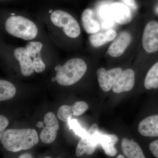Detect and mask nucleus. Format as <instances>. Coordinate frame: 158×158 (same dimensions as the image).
<instances>
[{"label": "nucleus", "instance_id": "1", "mask_svg": "<svg viewBox=\"0 0 158 158\" xmlns=\"http://www.w3.org/2000/svg\"><path fill=\"white\" fill-rule=\"evenodd\" d=\"M0 138L4 148L12 152L30 149L35 145L31 129L6 130Z\"/></svg>", "mask_w": 158, "mask_h": 158}, {"label": "nucleus", "instance_id": "2", "mask_svg": "<svg viewBox=\"0 0 158 158\" xmlns=\"http://www.w3.org/2000/svg\"><path fill=\"white\" fill-rule=\"evenodd\" d=\"M87 70V64L83 59H70L57 72L56 79L59 85L70 86L79 81L85 75Z\"/></svg>", "mask_w": 158, "mask_h": 158}, {"label": "nucleus", "instance_id": "3", "mask_svg": "<svg viewBox=\"0 0 158 158\" xmlns=\"http://www.w3.org/2000/svg\"><path fill=\"white\" fill-rule=\"evenodd\" d=\"M6 31L15 37L25 40H31L37 36L38 30L31 20L21 16H11L5 24Z\"/></svg>", "mask_w": 158, "mask_h": 158}, {"label": "nucleus", "instance_id": "4", "mask_svg": "<svg viewBox=\"0 0 158 158\" xmlns=\"http://www.w3.org/2000/svg\"><path fill=\"white\" fill-rule=\"evenodd\" d=\"M51 20L54 25L63 30L65 35L75 38L81 34L78 23L72 15L62 10H56L52 13Z\"/></svg>", "mask_w": 158, "mask_h": 158}, {"label": "nucleus", "instance_id": "5", "mask_svg": "<svg viewBox=\"0 0 158 158\" xmlns=\"http://www.w3.org/2000/svg\"><path fill=\"white\" fill-rule=\"evenodd\" d=\"M142 46L148 53L158 51V23L151 21L145 26L142 38Z\"/></svg>", "mask_w": 158, "mask_h": 158}, {"label": "nucleus", "instance_id": "6", "mask_svg": "<svg viewBox=\"0 0 158 158\" xmlns=\"http://www.w3.org/2000/svg\"><path fill=\"white\" fill-rule=\"evenodd\" d=\"M123 71L120 67H116L109 70H106L104 68L98 69L97 70V75L99 85L102 90L108 92L112 90Z\"/></svg>", "mask_w": 158, "mask_h": 158}, {"label": "nucleus", "instance_id": "7", "mask_svg": "<svg viewBox=\"0 0 158 158\" xmlns=\"http://www.w3.org/2000/svg\"><path fill=\"white\" fill-rule=\"evenodd\" d=\"M44 123L45 126L43 128L40 133V140L44 144H50L56 138L59 128V122L55 114L48 112L44 116Z\"/></svg>", "mask_w": 158, "mask_h": 158}, {"label": "nucleus", "instance_id": "8", "mask_svg": "<svg viewBox=\"0 0 158 158\" xmlns=\"http://www.w3.org/2000/svg\"><path fill=\"white\" fill-rule=\"evenodd\" d=\"M135 82V74L131 69H127L123 71L115 85L112 91L115 94L126 93L131 91Z\"/></svg>", "mask_w": 158, "mask_h": 158}, {"label": "nucleus", "instance_id": "9", "mask_svg": "<svg viewBox=\"0 0 158 158\" xmlns=\"http://www.w3.org/2000/svg\"><path fill=\"white\" fill-rule=\"evenodd\" d=\"M138 130L143 137L158 138V113L144 117L138 123Z\"/></svg>", "mask_w": 158, "mask_h": 158}, {"label": "nucleus", "instance_id": "10", "mask_svg": "<svg viewBox=\"0 0 158 158\" xmlns=\"http://www.w3.org/2000/svg\"><path fill=\"white\" fill-rule=\"evenodd\" d=\"M131 40V35L129 32H121L109 47L108 54L114 58L120 57L130 45Z\"/></svg>", "mask_w": 158, "mask_h": 158}, {"label": "nucleus", "instance_id": "11", "mask_svg": "<svg viewBox=\"0 0 158 158\" xmlns=\"http://www.w3.org/2000/svg\"><path fill=\"white\" fill-rule=\"evenodd\" d=\"M14 56L19 62L21 72L23 75L29 77L34 73L35 70L33 61L25 48H17L14 50Z\"/></svg>", "mask_w": 158, "mask_h": 158}, {"label": "nucleus", "instance_id": "12", "mask_svg": "<svg viewBox=\"0 0 158 158\" xmlns=\"http://www.w3.org/2000/svg\"><path fill=\"white\" fill-rule=\"evenodd\" d=\"M120 145L123 153L127 158H146L140 145L133 139L122 138Z\"/></svg>", "mask_w": 158, "mask_h": 158}, {"label": "nucleus", "instance_id": "13", "mask_svg": "<svg viewBox=\"0 0 158 158\" xmlns=\"http://www.w3.org/2000/svg\"><path fill=\"white\" fill-rule=\"evenodd\" d=\"M111 12L115 21L119 24H127L132 19V15L129 8L122 3L113 4Z\"/></svg>", "mask_w": 158, "mask_h": 158}, {"label": "nucleus", "instance_id": "14", "mask_svg": "<svg viewBox=\"0 0 158 158\" xmlns=\"http://www.w3.org/2000/svg\"><path fill=\"white\" fill-rule=\"evenodd\" d=\"M81 20L84 28L88 34H95L100 30L99 23L94 17V11L91 9H87L83 11Z\"/></svg>", "mask_w": 158, "mask_h": 158}, {"label": "nucleus", "instance_id": "15", "mask_svg": "<svg viewBox=\"0 0 158 158\" xmlns=\"http://www.w3.org/2000/svg\"><path fill=\"white\" fill-rule=\"evenodd\" d=\"M116 36V31L110 30L105 32H98L91 34L89 37V41L94 47H99L113 41Z\"/></svg>", "mask_w": 158, "mask_h": 158}, {"label": "nucleus", "instance_id": "16", "mask_svg": "<svg viewBox=\"0 0 158 158\" xmlns=\"http://www.w3.org/2000/svg\"><path fill=\"white\" fill-rule=\"evenodd\" d=\"M118 140V137L115 134H102L100 144L106 155L114 156L117 154L115 146Z\"/></svg>", "mask_w": 158, "mask_h": 158}, {"label": "nucleus", "instance_id": "17", "mask_svg": "<svg viewBox=\"0 0 158 158\" xmlns=\"http://www.w3.org/2000/svg\"><path fill=\"white\" fill-rule=\"evenodd\" d=\"M144 88L148 90L158 89V61L147 72L144 79Z\"/></svg>", "mask_w": 158, "mask_h": 158}, {"label": "nucleus", "instance_id": "18", "mask_svg": "<svg viewBox=\"0 0 158 158\" xmlns=\"http://www.w3.org/2000/svg\"><path fill=\"white\" fill-rule=\"evenodd\" d=\"M97 145L93 144L86 136L82 138L78 143L76 150V154L77 156H81L85 153L90 155L93 154Z\"/></svg>", "mask_w": 158, "mask_h": 158}, {"label": "nucleus", "instance_id": "19", "mask_svg": "<svg viewBox=\"0 0 158 158\" xmlns=\"http://www.w3.org/2000/svg\"><path fill=\"white\" fill-rule=\"evenodd\" d=\"M16 88L13 84L5 80L0 81V101L8 100L14 97Z\"/></svg>", "mask_w": 158, "mask_h": 158}, {"label": "nucleus", "instance_id": "20", "mask_svg": "<svg viewBox=\"0 0 158 158\" xmlns=\"http://www.w3.org/2000/svg\"><path fill=\"white\" fill-rule=\"evenodd\" d=\"M73 116L71 107L67 105H62L59 108L57 112V117L59 120L68 123Z\"/></svg>", "mask_w": 158, "mask_h": 158}, {"label": "nucleus", "instance_id": "21", "mask_svg": "<svg viewBox=\"0 0 158 158\" xmlns=\"http://www.w3.org/2000/svg\"><path fill=\"white\" fill-rule=\"evenodd\" d=\"M42 47V44L40 42L31 41L27 44L25 48L28 52L31 58L34 59L40 54Z\"/></svg>", "mask_w": 158, "mask_h": 158}, {"label": "nucleus", "instance_id": "22", "mask_svg": "<svg viewBox=\"0 0 158 158\" xmlns=\"http://www.w3.org/2000/svg\"><path fill=\"white\" fill-rule=\"evenodd\" d=\"M71 107L73 116H79L88 110L89 105L86 102L78 101L75 102Z\"/></svg>", "mask_w": 158, "mask_h": 158}, {"label": "nucleus", "instance_id": "23", "mask_svg": "<svg viewBox=\"0 0 158 158\" xmlns=\"http://www.w3.org/2000/svg\"><path fill=\"white\" fill-rule=\"evenodd\" d=\"M69 126V130H73L76 135L80 136L81 138L85 137L87 131L83 129L80 126L78 123L76 119H71L68 122Z\"/></svg>", "mask_w": 158, "mask_h": 158}, {"label": "nucleus", "instance_id": "24", "mask_svg": "<svg viewBox=\"0 0 158 158\" xmlns=\"http://www.w3.org/2000/svg\"><path fill=\"white\" fill-rule=\"evenodd\" d=\"M34 70L37 73L42 72L45 69V65L43 62L41 58V54H40L37 57L33 60Z\"/></svg>", "mask_w": 158, "mask_h": 158}, {"label": "nucleus", "instance_id": "25", "mask_svg": "<svg viewBox=\"0 0 158 158\" xmlns=\"http://www.w3.org/2000/svg\"><path fill=\"white\" fill-rule=\"evenodd\" d=\"M150 151L156 158H158V138L150 142L149 144Z\"/></svg>", "mask_w": 158, "mask_h": 158}, {"label": "nucleus", "instance_id": "26", "mask_svg": "<svg viewBox=\"0 0 158 158\" xmlns=\"http://www.w3.org/2000/svg\"><path fill=\"white\" fill-rule=\"evenodd\" d=\"M9 124V122L8 118H6V116L1 115L0 116V132H1L0 137L3 135V133L5 131H4L8 126Z\"/></svg>", "mask_w": 158, "mask_h": 158}, {"label": "nucleus", "instance_id": "27", "mask_svg": "<svg viewBox=\"0 0 158 158\" xmlns=\"http://www.w3.org/2000/svg\"><path fill=\"white\" fill-rule=\"evenodd\" d=\"M121 1L125 3L127 6H129L135 10L137 9V6L135 0H121Z\"/></svg>", "mask_w": 158, "mask_h": 158}, {"label": "nucleus", "instance_id": "28", "mask_svg": "<svg viewBox=\"0 0 158 158\" xmlns=\"http://www.w3.org/2000/svg\"><path fill=\"white\" fill-rule=\"evenodd\" d=\"M32 133L34 144L36 145V144H38V141H39L38 135H37V133L36 132V130L34 129H32Z\"/></svg>", "mask_w": 158, "mask_h": 158}, {"label": "nucleus", "instance_id": "29", "mask_svg": "<svg viewBox=\"0 0 158 158\" xmlns=\"http://www.w3.org/2000/svg\"><path fill=\"white\" fill-rule=\"evenodd\" d=\"M19 158H33V157L30 154L25 153L20 156Z\"/></svg>", "mask_w": 158, "mask_h": 158}, {"label": "nucleus", "instance_id": "30", "mask_svg": "<svg viewBox=\"0 0 158 158\" xmlns=\"http://www.w3.org/2000/svg\"><path fill=\"white\" fill-rule=\"evenodd\" d=\"M44 123L41 121H39L37 123V127L40 128H43L44 127Z\"/></svg>", "mask_w": 158, "mask_h": 158}, {"label": "nucleus", "instance_id": "31", "mask_svg": "<svg viewBox=\"0 0 158 158\" xmlns=\"http://www.w3.org/2000/svg\"><path fill=\"white\" fill-rule=\"evenodd\" d=\"M116 158H125V157L123 155L119 154L116 157Z\"/></svg>", "mask_w": 158, "mask_h": 158}, {"label": "nucleus", "instance_id": "32", "mask_svg": "<svg viewBox=\"0 0 158 158\" xmlns=\"http://www.w3.org/2000/svg\"><path fill=\"white\" fill-rule=\"evenodd\" d=\"M44 158H52L50 157H45Z\"/></svg>", "mask_w": 158, "mask_h": 158}]
</instances>
